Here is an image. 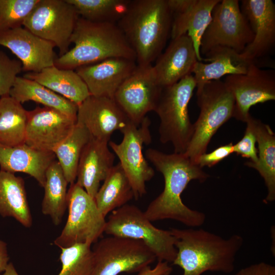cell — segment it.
Returning a JSON list of instances; mask_svg holds the SVG:
<instances>
[{"mask_svg":"<svg viewBox=\"0 0 275 275\" xmlns=\"http://www.w3.org/2000/svg\"><path fill=\"white\" fill-rule=\"evenodd\" d=\"M145 153L162 175L164 182L163 191L144 211L146 216L151 222L170 219L192 228L202 225L205 214L185 205L181 195L191 181L204 182L209 175L184 153L167 154L153 148L148 149Z\"/></svg>","mask_w":275,"mask_h":275,"instance_id":"cell-1","label":"cell"},{"mask_svg":"<svg viewBox=\"0 0 275 275\" xmlns=\"http://www.w3.org/2000/svg\"><path fill=\"white\" fill-rule=\"evenodd\" d=\"M170 231L177 249L172 264L183 269L182 275H201L207 271L230 273L234 270L236 255L243 242L241 235L224 238L202 229Z\"/></svg>","mask_w":275,"mask_h":275,"instance_id":"cell-2","label":"cell"},{"mask_svg":"<svg viewBox=\"0 0 275 275\" xmlns=\"http://www.w3.org/2000/svg\"><path fill=\"white\" fill-rule=\"evenodd\" d=\"M172 20L168 0H130L117 24L133 50L137 65H152L161 54Z\"/></svg>","mask_w":275,"mask_h":275,"instance_id":"cell-3","label":"cell"},{"mask_svg":"<svg viewBox=\"0 0 275 275\" xmlns=\"http://www.w3.org/2000/svg\"><path fill=\"white\" fill-rule=\"evenodd\" d=\"M71 43L74 46L55 60L56 67L75 70L111 58L136 61L133 50L115 23L90 21L79 17Z\"/></svg>","mask_w":275,"mask_h":275,"instance_id":"cell-4","label":"cell"},{"mask_svg":"<svg viewBox=\"0 0 275 275\" xmlns=\"http://www.w3.org/2000/svg\"><path fill=\"white\" fill-rule=\"evenodd\" d=\"M200 114L193 124L192 136L184 154L194 163L206 153L208 145L217 130L233 117L235 99L224 81H208L196 87Z\"/></svg>","mask_w":275,"mask_h":275,"instance_id":"cell-5","label":"cell"},{"mask_svg":"<svg viewBox=\"0 0 275 275\" xmlns=\"http://www.w3.org/2000/svg\"><path fill=\"white\" fill-rule=\"evenodd\" d=\"M196 87L194 77L190 74L162 88L154 111L160 119V141L163 144L170 143L174 153H184L192 136L193 124L188 105Z\"/></svg>","mask_w":275,"mask_h":275,"instance_id":"cell-6","label":"cell"},{"mask_svg":"<svg viewBox=\"0 0 275 275\" xmlns=\"http://www.w3.org/2000/svg\"><path fill=\"white\" fill-rule=\"evenodd\" d=\"M104 233L143 241L158 261L172 263L176 256L175 239L171 231L155 227L134 205L127 204L113 211L106 221Z\"/></svg>","mask_w":275,"mask_h":275,"instance_id":"cell-7","label":"cell"},{"mask_svg":"<svg viewBox=\"0 0 275 275\" xmlns=\"http://www.w3.org/2000/svg\"><path fill=\"white\" fill-rule=\"evenodd\" d=\"M68 216L54 243L61 249L77 243H96L104 232L105 217L94 198L75 182L68 190Z\"/></svg>","mask_w":275,"mask_h":275,"instance_id":"cell-8","label":"cell"},{"mask_svg":"<svg viewBox=\"0 0 275 275\" xmlns=\"http://www.w3.org/2000/svg\"><path fill=\"white\" fill-rule=\"evenodd\" d=\"M95 243L91 275L139 272L156 259L150 249L139 240L109 236Z\"/></svg>","mask_w":275,"mask_h":275,"instance_id":"cell-9","label":"cell"},{"mask_svg":"<svg viewBox=\"0 0 275 275\" xmlns=\"http://www.w3.org/2000/svg\"><path fill=\"white\" fill-rule=\"evenodd\" d=\"M239 3L238 0H222L215 6L211 20L201 38V56L218 46L241 53L252 42L254 35Z\"/></svg>","mask_w":275,"mask_h":275,"instance_id":"cell-10","label":"cell"},{"mask_svg":"<svg viewBox=\"0 0 275 275\" xmlns=\"http://www.w3.org/2000/svg\"><path fill=\"white\" fill-rule=\"evenodd\" d=\"M150 124L147 116L139 126L129 122L120 130L123 139L120 143L108 142V146L117 156L130 181L135 200L146 194V183L155 173L143 152L144 145L151 142Z\"/></svg>","mask_w":275,"mask_h":275,"instance_id":"cell-11","label":"cell"},{"mask_svg":"<svg viewBox=\"0 0 275 275\" xmlns=\"http://www.w3.org/2000/svg\"><path fill=\"white\" fill-rule=\"evenodd\" d=\"M79 15L66 0H39L23 26L52 43L59 56L69 50L70 39Z\"/></svg>","mask_w":275,"mask_h":275,"instance_id":"cell-12","label":"cell"},{"mask_svg":"<svg viewBox=\"0 0 275 275\" xmlns=\"http://www.w3.org/2000/svg\"><path fill=\"white\" fill-rule=\"evenodd\" d=\"M162 90L152 65H137L117 90L114 99L129 120L139 126L148 112L154 111Z\"/></svg>","mask_w":275,"mask_h":275,"instance_id":"cell-13","label":"cell"},{"mask_svg":"<svg viewBox=\"0 0 275 275\" xmlns=\"http://www.w3.org/2000/svg\"><path fill=\"white\" fill-rule=\"evenodd\" d=\"M224 82L235 99L233 117L246 122L251 107L275 100V72L263 70L255 63L245 74L227 75Z\"/></svg>","mask_w":275,"mask_h":275,"instance_id":"cell-14","label":"cell"},{"mask_svg":"<svg viewBox=\"0 0 275 275\" xmlns=\"http://www.w3.org/2000/svg\"><path fill=\"white\" fill-rule=\"evenodd\" d=\"M76 124V117L50 107H37L28 111L25 143L38 150L53 152Z\"/></svg>","mask_w":275,"mask_h":275,"instance_id":"cell-15","label":"cell"},{"mask_svg":"<svg viewBox=\"0 0 275 275\" xmlns=\"http://www.w3.org/2000/svg\"><path fill=\"white\" fill-rule=\"evenodd\" d=\"M131 122L113 98L90 95L78 105L76 123L93 139L109 142L116 130Z\"/></svg>","mask_w":275,"mask_h":275,"instance_id":"cell-16","label":"cell"},{"mask_svg":"<svg viewBox=\"0 0 275 275\" xmlns=\"http://www.w3.org/2000/svg\"><path fill=\"white\" fill-rule=\"evenodd\" d=\"M0 45L17 57L23 71L38 73L54 65L55 45L23 26L0 33Z\"/></svg>","mask_w":275,"mask_h":275,"instance_id":"cell-17","label":"cell"},{"mask_svg":"<svg viewBox=\"0 0 275 275\" xmlns=\"http://www.w3.org/2000/svg\"><path fill=\"white\" fill-rule=\"evenodd\" d=\"M241 12L248 21L254 36L241 54L257 65L275 44V5L271 0H242Z\"/></svg>","mask_w":275,"mask_h":275,"instance_id":"cell-18","label":"cell"},{"mask_svg":"<svg viewBox=\"0 0 275 275\" xmlns=\"http://www.w3.org/2000/svg\"><path fill=\"white\" fill-rule=\"evenodd\" d=\"M172 14L170 36L187 34L191 39L198 60L202 62L201 40L211 20L212 11L220 0H168Z\"/></svg>","mask_w":275,"mask_h":275,"instance_id":"cell-19","label":"cell"},{"mask_svg":"<svg viewBox=\"0 0 275 275\" xmlns=\"http://www.w3.org/2000/svg\"><path fill=\"white\" fill-rule=\"evenodd\" d=\"M137 66L135 60L111 58L75 69L91 95L113 98L121 85Z\"/></svg>","mask_w":275,"mask_h":275,"instance_id":"cell-20","label":"cell"},{"mask_svg":"<svg viewBox=\"0 0 275 275\" xmlns=\"http://www.w3.org/2000/svg\"><path fill=\"white\" fill-rule=\"evenodd\" d=\"M198 61L194 43L187 34L172 39L164 52L156 60L153 68L162 88L172 86L191 74Z\"/></svg>","mask_w":275,"mask_h":275,"instance_id":"cell-21","label":"cell"},{"mask_svg":"<svg viewBox=\"0 0 275 275\" xmlns=\"http://www.w3.org/2000/svg\"><path fill=\"white\" fill-rule=\"evenodd\" d=\"M114 160L108 142L92 138L81 153L75 182L94 198L100 182L114 166Z\"/></svg>","mask_w":275,"mask_h":275,"instance_id":"cell-22","label":"cell"},{"mask_svg":"<svg viewBox=\"0 0 275 275\" xmlns=\"http://www.w3.org/2000/svg\"><path fill=\"white\" fill-rule=\"evenodd\" d=\"M56 160L53 152L38 150L25 143L18 145L0 146V169L14 174L23 173L33 177L43 187L45 173Z\"/></svg>","mask_w":275,"mask_h":275,"instance_id":"cell-23","label":"cell"},{"mask_svg":"<svg viewBox=\"0 0 275 275\" xmlns=\"http://www.w3.org/2000/svg\"><path fill=\"white\" fill-rule=\"evenodd\" d=\"M205 56L203 60L207 63L197 61L192 70L196 87L210 80L220 79L225 75L245 74L255 63L241 53L224 46L211 49Z\"/></svg>","mask_w":275,"mask_h":275,"instance_id":"cell-24","label":"cell"},{"mask_svg":"<svg viewBox=\"0 0 275 275\" xmlns=\"http://www.w3.org/2000/svg\"><path fill=\"white\" fill-rule=\"evenodd\" d=\"M23 77L37 81L77 106L91 95L75 70L60 69L54 65L38 73H26Z\"/></svg>","mask_w":275,"mask_h":275,"instance_id":"cell-25","label":"cell"},{"mask_svg":"<svg viewBox=\"0 0 275 275\" xmlns=\"http://www.w3.org/2000/svg\"><path fill=\"white\" fill-rule=\"evenodd\" d=\"M0 215L12 217L26 228L32 225L23 178L1 169Z\"/></svg>","mask_w":275,"mask_h":275,"instance_id":"cell-26","label":"cell"},{"mask_svg":"<svg viewBox=\"0 0 275 275\" xmlns=\"http://www.w3.org/2000/svg\"><path fill=\"white\" fill-rule=\"evenodd\" d=\"M251 120L258 144V160L245 165L257 170L267 187L265 203L275 200V134L269 125L251 116Z\"/></svg>","mask_w":275,"mask_h":275,"instance_id":"cell-27","label":"cell"},{"mask_svg":"<svg viewBox=\"0 0 275 275\" xmlns=\"http://www.w3.org/2000/svg\"><path fill=\"white\" fill-rule=\"evenodd\" d=\"M9 95L21 104L34 101L45 107L56 109L70 116H77L78 106L37 81L18 76Z\"/></svg>","mask_w":275,"mask_h":275,"instance_id":"cell-28","label":"cell"},{"mask_svg":"<svg viewBox=\"0 0 275 275\" xmlns=\"http://www.w3.org/2000/svg\"><path fill=\"white\" fill-rule=\"evenodd\" d=\"M94 199L96 205L105 216L134 198L133 190L125 173L119 162L111 169Z\"/></svg>","mask_w":275,"mask_h":275,"instance_id":"cell-29","label":"cell"},{"mask_svg":"<svg viewBox=\"0 0 275 275\" xmlns=\"http://www.w3.org/2000/svg\"><path fill=\"white\" fill-rule=\"evenodd\" d=\"M68 184L58 161L54 160L45 173L41 210L42 213L50 217L56 226L61 224L67 208Z\"/></svg>","mask_w":275,"mask_h":275,"instance_id":"cell-30","label":"cell"},{"mask_svg":"<svg viewBox=\"0 0 275 275\" xmlns=\"http://www.w3.org/2000/svg\"><path fill=\"white\" fill-rule=\"evenodd\" d=\"M28 111L10 95L0 97V146L25 143Z\"/></svg>","mask_w":275,"mask_h":275,"instance_id":"cell-31","label":"cell"},{"mask_svg":"<svg viewBox=\"0 0 275 275\" xmlns=\"http://www.w3.org/2000/svg\"><path fill=\"white\" fill-rule=\"evenodd\" d=\"M91 138L88 130L76 123L70 133L53 151L66 180L70 184L76 181L81 153Z\"/></svg>","mask_w":275,"mask_h":275,"instance_id":"cell-32","label":"cell"},{"mask_svg":"<svg viewBox=\"0 0 275 275\" xmlns=\"http://www.w3.org/2000/svg\"><path fill=\"white\" fill-rule=\"evenodd\" d=\"M79 17L93 22L117 23L126 12L130 0H66Z\"/></svg>","mask_w":275,"mask_h":275,"instance_id":"cell-33","label":"cell"},{"mask_svg":"<svg viewBox=\"0 0 275 275\" xmlns=\"http://www.w3.org/2000/svg\"><path fill=\"white\" fill-rule=\"evenodd\" d=\"M89 243H77L61 249L62 268L58 275H91L93 254Z\"/></svg>","mask_w":275,"mask_h":275,"instance_id":"cell-34","label":"cell"},{"mask_svg":"<svg viewBox=\"0 0 275 275\" xmlns=\"http://www.w3.org/2000/svg\"><path fill=\"white\" fill-rule=\"evenodd\" d=\"M39 0H0V33L23 26Z\"/></svg>","mask_w":275,"mask_h":275,"instance_id":"cell-35","label":"cell"},{"mask_svg":"<svg viewBox=\"0 0 275 275\" xmlns=\"http://www.w3.org/2000/svg\"><path fill=\"white\" fill-rule=\"evenodd\" d=\"M22 71L21 62L0 50V97L9 95L18 75Z\"/></svg>","mask_w":275,"mask_h":275,"instance_id":"cell-36","label":"cell"},{"mask_svg":"<svg viewBox=\"0 0 275 275\" xmlns=\"http://www.w3.org/2000/svg\"><path fill=\"white\" fill-rule=\"evenodd\" d=\"M250 116L243 137L233 145V152L238 155L249 159V161L256 163L258 160V150L256 146V138Z\"/></svg>","mask_w":275,"mask_h":275,"instance_id":"cell-37","label":"cell"},{"mask_svg":"<svg viewBox=\"0 0 275 275\" xmlns=\"http://www.w3.org/2000/svg\"><path fill=\"white\" fill-rule=\"evenodd\" d=\"M233 145L231 142L218 147L211 152L203 154L198 158L196 164L201 168L215 166L234 153Z\"/></svg>","mask_w":275,"mask_h":275,"instance_id":"cell-38","label":"cell"},{"mask_svg":"<svg viewBox=\"0 0 275 275\" xmlns=\"http://www.w3.org/2000/svg\"><path fill=\"white\" fill-rule=\"evenodd\" d=\"M234 275H275V266L261 262L243 268Z\"/></svg>","mask_w":275,"mask_h":275,"instance_id":"cell-39","label":"cell"},{"mask_svg":"<svg viewBox=\"0 0 275 275\" xmlns=\"http://www.w3.org/2000/svg\"><path fill=\"white\" fill-rule=\"evenodd\" d=\"M172 271L173 268L168 262L158 261L153 268L148 266L138 272V275H170Z\"/></svg>","mask_w":275,"mask_h":275,"instance_id":"cell-40","label":"cell"},{"mask_svg":"<svg viewBox=\"0 0 275 275\" xmlns=\"http://www.w3.org/2000/svg\"><path fill=\"white\" fill-rule=\"evenodd\" d=\"M7 243L0 239V273L6 269L9 260Z\"/></svg>","mask_w":275,"mask_h":275,"instance_id":"cell-41","label":"cell"},{"mask_svg":"<svg viewBox=\"0 0 275 275\" xmlns=\"http://www.w3.org/2000/svg\"><path fill=\"white\" fill-rule=\"evenodd\" d=\"M0 275H19L12 263L8 264L5 270Z\"/></svg>","mask_w":275,"mask_h":275,"instance_id":"cell-42","label":"cell"}]
</instances>
